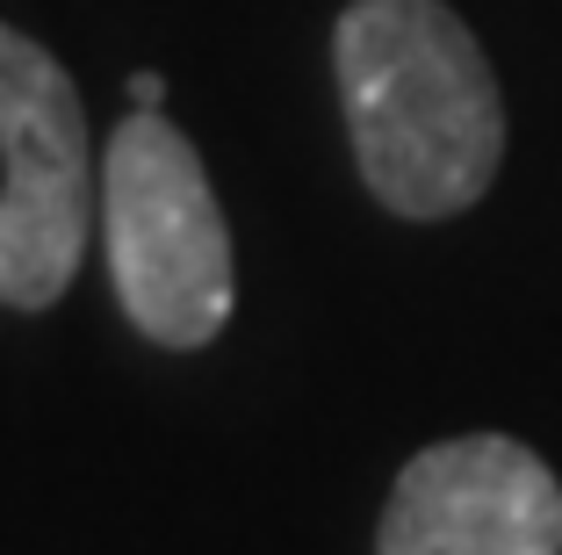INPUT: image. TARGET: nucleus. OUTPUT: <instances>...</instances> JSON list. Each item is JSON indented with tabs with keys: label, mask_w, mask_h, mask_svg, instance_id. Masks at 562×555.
Wrapping results in <instances>:
<instances>
[{
	"label": "nucleus",
	"mask_w": 562,
	"mask_h": 555,
	"mask_svg": "<svg viewBox=\"0 0 562 555\" xmlns=\"http://www.w3.org/2000/svg\"><path fill=\"white\" fill-rule=\"evenodd\" d=\"M101 238L123 318L151 346L195 354L232 325V224L195 145L159 109L123 115L101 152Z\"/></svg>",
	"instance_id": "f03ea898"
},
{
	"label": "nucleus",
	"mask_w": 562,
	"mask_h": 555,
	"mask_svg": "<svg viewBox=\"0 0 562 555\" xmlns=\"http://www.w3.org/2000/svg\"><path fill=\"white\" fill-rule=\"evenodd\" d=\"M368 196L390 217H462L505 166V95L447 0H353L331 36Z\"/></svg>",
	"instance_id": "f257e3e1"
},
{
	"label": "nucleus",
	"mask_w": 562,
	"mask_h": 555,
	"mask_svg": "<svg viewBox=\"0 0 562 555\" xmlns=\"http://www.w3.org/2000/svg\"><path fill=\"white\" fill-rule=\"evenodd\" d=\"M0 303L50 311L94 231V152L72 73L0 22Z\"/></svg>",
	"instance_id": "7ed1b4c3"
},
{
	"label": "nucleus",
	"mask_w": 562,
	"mask_h": 555,
	"mask_svg": "<svg viewBox=\"0 0 562 555\" xmlns=\"http://www.w3.org/2000/svg\"><path fill=\"white\" fill-rule=\"evenodd\" d=\"M131 101H137V109H166V80H159V73H137V80H131Z\"/></svg>",
	"instance_id": "39448f33"
},
{
	"label": "nucleus",
	"mask_w": 562,
	"mask_h": 555,
	"mask_svg": "<svg viewBox=\"0 0 562 555\" xmlns=\"http://www.w3.org/2000/svg\"><path fill=\"white\" fill-rule=\"evenodd\" d=\"M375 555H562V476L513 433L432 441L390 484Z\"/></svg>",
	"instance_id": "20e7f679"
}]
</instances>
